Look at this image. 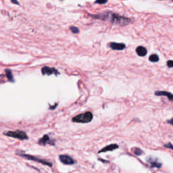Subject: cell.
Returning a JSON list of instances; mask_svg holds the SVG:
<instances>
[{
	"label": "cell",
	"mask_w": 173,
	"mask_h": 173,
	"mask_svg": "<svg viewBox=\"0 0 173 173\" xmlns=\"http://www.w3.org/2000/svg\"><path fill=\"white\" fill-rule=\"evenodd\" d=\"M4 135L7 137L14 138V139H17L19 140H27L29 139V137L27 135L25 131L21 130H16L14 131H12V130H8V131H5L3 133Z\"/></svg>",
	"instance_id": "277c9868"
},
{
	"label": "cell",
	"mask_w": 173,
	"mask_h": 173,
	"mask_svg": "<svg viewBox=\"0 0 173 173\" xmlns=\"http://www.w3.org/2000/svg\"><path fill=\"white\" fill-rule=\"evenodd\" d=\"M16 154H17V155L20 156V157H22L23 158H25L27 159V160H32V161H35V162H37L38 163H40L41 164L43 165H45V166H48V167H52V163L50 161H48L46 160H44V159H41V158H39L38 157H36V156H32V155H29V154H25L22 152V151H20V153L18 152V151H16Z\"/></svg>",
	"instance_id": "3957f363"
},
{
	"label": "cell",
	"mask_w": 173,
	"mask_h": 173,
	"mask_svg": "<svg viewBox=\"0 0 173 173\" xmlns=\"http://www.w3.org/2000/svg\"><path fill=\"white\" fill-rule=\"evenodd\" d=\"M10 1H12V3L16 4V5H19V2H18L17 0H10Z\"/></svg>",
	"instance_id": "44dd1931"
},
{
	"label": "cell",
	"mask_w": 173,
	"mask_h": 173,
	"mask_svg": "<svg viewBox=\"0 0 173 173\" xmlns=\"http://www.w3.org/2000/svg\"><path fill=\"white\" fill-rule=\"evenodd\" d=\"M93 118V115L92 112H86L85 113L78 114L74 116L72 119V121L76 123H89L92 120Z\"/></svg>",
	"instance_id": "7a4b0ae2"
},
{
	"label": "cell",
	"mask_w": 173,
	"mask_h": 173,
	"mask_svg": "<svg viewBox=\"0 0 173 173\" xmlns=\"http://www.w3.org/2000/svg\"><path fill=\"white\" fill-rule=\"evenodd\" d=\"M146 162H148L151 168H160L162 167V163L159 162L158 159L155 157H153V156H148V158H146Z\"/></svg>",
	"instance_id": "8992f818"
},
{
	"label": "cell",
	"mask_w": 173,
	"mask_h": 173,
	"mask_svg": "<svg viewBox=\"0 0 173 173\" xmlns=\"http://www.w3.org/2000/svg\"><path fill=\"white\" fill-rule=\"evenodd\" d=\"M6 75L7 79H8L9 81L12 82V83H14V76L12 74V72L11 70L10 69H6Z\"/></svg>",
	"instance_id": "4fadbf2b"
},
{
	"label": "cell",
	"mask_w": 173,
	"mask_h": 173,
	"mask_svg": "<svg viewBox=\"0 0 173 173\" xmlns=\"http://www.w3.org/2000/svg\"><path fill=\"white\" fill-rule=\"evenodd\" d=\"M167 123L168 124H170V125H171L172 126H173V118H172L171 119H170V120H168Z\"/></svg>",
	"instance_id": "ffe728a7"
},
{
	"label": "cell",
	"mask_w": 173,
	"mask_h": 173,
	"mask_svg": "<svg viewBox=\"0 0 173 173\" xmlns=\"http://www.w3.org/2000/svg\"><path fill=\"white\" fill-rule=\"evenodd\" d=\"M160 60L157 54H151L149 58V60L151 62H158Z\"/></svg>",
	"instance_id": "5bb4252c"
},
{
	"label": "cell",
	"mask_w": 173,
	"mask_h": 173,
	"mask_svg": "<svg viewBox=\"0 0 173 173\" xmlns=\"http://www.w3.org/2000/svg\"><path fill=\"white\" fill-rule=\"evenodd\" d=\"M70 30H71V31L74 34H77L79 32V28H77L76 27H74V26H72V27L70 28Z\"/></svg>",
	"instance_id": "2e32d148"
},
{
	"label": "cell",
	"mask_w": 173,
	"mask_h": 173,
	"mask_svg": "<svg viewBox=\"0 0 173 173\" xmlns=\"http://www.w3.org/2000/svg\"><path fill=\"white\" fill-rule=\"evenodd\" d=\"M41 73L43 75H52L54 74L56 76H58L60 74V72L55 68H51L48 66H44L41 68Z\"/></svg>",
	"instance_id": "5b68a950"
},
{
	"label": "cell",
	"mask_w": 173,
	"mask_h": 173,
	"mask_svg": "<svg viewBox=\"0 0 173 173\" xmlns=\"http://www.w3.org/2000/svg\"><path fill=\"white\" fill-rule=\"evenodd\" d=\"M155 95L156 96H166L170 101L173 102V94L170 92H166V91H156Z\"/></svg>",
	"instance_id": "9c48e42d"
},
{
	"label": "cell",
	"mask_w": 173,
	"mask_h": 173,
	"mask_svg": "<svg viewBox=\"0 0 173 173\" xmlns=\"http://www.w3.org/2000/svg\"><path fill=\"white\" fill-rule=\"evenodd\" d=\"M167 64L168 68H173V60H168Z\"/></svg>",
	"instance_id": "d6986e66"
},
{
	"label": "cell",
	"mask_w": 173,
	"mask_h": 173,
	"mask_svg": "<svg viewBox=\"0 0 173 173\" xmlns=\"http://www.w3.org/2000/svg\"><path fill=\"white\" fill-rule=\"evenodd\" d=\"M119 148L118 145L117 144H110V145H108V146H107L106 147H104V148H102L101 150H100L99 152V154H101V153H105V152H107V151H114L115 150V149H118Z\"/></svg>",
	"instance_id": "30bf717a"
},
{
	"label": "cell",
	"mask_w": 173,
	"mask_h": 173,
	"mask_svg": "<svg viewBox=\"0 0 173 173\" xmlns=\"http://www.w3.org/2000/svg\"><path fill=\"white\" fill-rule=\"evenodd\" d=\"M107 0H95V3L98 4H106Z\"/></svg>",
	"instance_id": "ac0fdd59"
},
{
	"label": "cell",
	"mask_w": 173,
	"mask_h": 173,
	"mask_svg": "<svg viewBox=\"0 0 173 173\" xmlns=\"http://www.w3.org/2000/svg\"><path fill=\"white\" fill-rule=\"evenodd\" d=\"M58 106V104H56L55 105V106H50V110L55 109V107H56V106Z\"/></svg>",
	"instance_id": "7402d4cb"
},
{
	"label": "cell",
	"mask_w": 173,
	"mask_h": 173,
	"mask_svg": "<svg viewBox=\"0 0 173 173\" xmlns=\"http://www.w3.org/2000/svg\"><path fill=\"white\" fill-rule=\"evenodd\" d=\"M92 17L97 20L107 21L114 25L120 26L127 25L131 22L130 18L117 14L116 13L110 12H104L97 14L95 15H92Z\"/></svg>",
	"instance_id": "6da1fadb"
},
{
	"label": "cell",
	"mask_w": 173,
	"mask_h": 173,
	"mask_svg": "<svg viewBox=\"0 0 173 173\" xmlns=\"http://www.w3.org/2000/svg\"><path fill=\"white\" fill-rule=\"evenodd\" d=\"M164 147L166 148H168V149H170L173 150V145L171 143H168L167 144H165L164 145Z\"/></svg>",
	"instance_id": "e0dca14e"
},
{
	"label": "cell",
	"mask_w": 173,
	"mask_h": 173,
	"mask_svg": "<svg viewBox=\"0 0 173 173\" xmlns=\"http://www.w3.org/2000/svg\"><path fill=\"white\" fill-rule=\"evenodd\" d=\"M59 160L62 164L65 165H72L75 164V160L68 155H60Z\"/></svg>",
	"instance_id": "ba28073f"
},
{
	"label": "cell",
	"mask_w": 173,
	"mask_h": 173,
	"mask_svg": "<svg viewBox=\"0 0 173 173\" xmlns=\"http://www.w3.org/2000/svg\"><path fill=\"white\" fill-rule=\"evenodd\" d=\"M160 1H161V0H160Z\"/></svg>",
	"instance_id": "d4e9b609"
},
{
	"label": "cell",
	"mask_w": 173,
	"mask_h": 173,
	"mask_svg": "<svg viewBox=\"0 0 173 173\" xmlns=\"http://www.w3.org/2000/svg\"></svg>",
	"instance_id": "cb8c5ba5"
},
{
	"label": "cell",
	"mask_w": 173,
	"mask_h": 173,
	"mask_svg": "<svg viewBox=\"0 0 173 173\" xmlns=\"http://www.w3.org/2000/svg\"><path fill=\"white\" fill-rule=\"evenodd\" d=\"M109 47L114 50H123L126 48L125 44L124 43H118L112 42L109 44Z\"/></svg>",
	"instance_id": "8fae6325"
},
{
	"label": "cell",
	"mask_w": 173,
	"mask_h": 173,
	"mask_svg": "<svg viewBox=\"0 0 173 173\" xmlns=\"http://www.w3.org/2000/svg\"><path fill=\"white\" fill-rule=\"evenodd\" d=\"M172 1H173V0H172Z\"/></svg>",
	"instance_id": "603a6c76"
},
{
	"label": "cell",
	"mask_w": 173,
	"mask_h": 173,
	"mask_svg": "<svg viewBox=\"0 0 173 173\" xmlns=\"http://www.w3.org/2000/svg\"><path fill=\"white\" fill-rule=\"evenodd\" d=\"M38 143L41 146H46L47 144L55 146V141L51 139L48 135H44L41 139H39Z\"/></svg>",
	"instance_id": "52a82bcc"
},
{
	"label": "cell",
	"mask_w": 173,
	"mask_h": 173,
	"mask_svg": "<svg viewBox=\"0 0 173 173\" xmlns=\"http://www.w3.org/2000/svg\"><path fill=\"white\" fill-rule=\"evenodd\" d=\"M136 52L138 56H141V57H144L148 53V51H147L146 48H144V47L139 46L136 49Z\"/></svg>",
	"instance_id": "7c38bea8"
},
{
	"label": "cell",
	"mask_w": 173,
	"mask_h": 173,
	"mask_svg": "<svg viewBox=\"0 0 173 173\" xmlns=\"http://www.w3.org/2000/svg\"><path fill=\"white\" fill-rule=\"evenodd\" d=\"M133 151L136 156H141L143 153V151H142V149H141L139 148H135L133 149Z\"/></svg>",
	"instance_id": "9a60e30c"
}]
</instances>
